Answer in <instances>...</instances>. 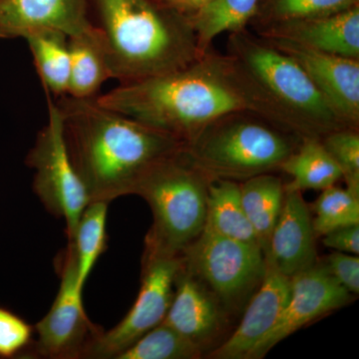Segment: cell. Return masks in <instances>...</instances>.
Returning <instances> with one entry per match:
<instances>
[{"mask_svg":"<svg viewBox=\"0 0 359 359\" xmlns=\"http://www.w3.org/2000/svg\"><path fill=\"white\" fill-rule=\"evenodd\" d=\"M68 154L90 201L134 195L145 175L184 147L171 135L108 109L93 98L59 97Z\"/></svg>","mask_w":359,"mask_h":359,"instance_id":"6da1fadb","label":"cell"},{"mask_svg":"<svg viewBox=\"0 0 359 359\" xmlns=\"http://www.w3.org/2000/svg\"><path fill=\"white\" fill-rule=\"evenodd\" d=\"M224 55L245 109L299 139L348 127L301 66L249 27L229 33Z\"/></svg>","mask_w":359,"mask_h":359,"instance_id":"7a4b0ae2","label":"cell"},{"mask_svg":"<svg viewBox=\"0 0 359 359\" xmlns=\"http://www.w3.org/2000/svg\"><path fill=\"white\" fill-rule=\"evenodd\" d=\"M96 101L185 144L222 115L245 109L226 55L212 48L185 68L120 84Z\"/></svg>","mask_w":359,"mask_h":359,"instance_id":"3957f363","label":"cell"},{"mask_svg":"<svg viewBox=\"0 0 359 359\" xmlns=\"http://www.w3.org/2000/svg\"><path fill=\"white\" fill-rule=\"evenodd\" d=\"M120 84L182 69L205 55L192 21L158 0H92Z\"/></svg>","mask_w":359,"mask_h":359,"instance_id":"277c9868","label":"cell"},{"mask_svg":"<svg viewBox=\"0 0 359 359\" xmlns=\"http://www.w3.org/2000/svg\"><path fill=\"white\" fill-rule=\"evenodd\" d=\"M301 141L261 115L240 109L210 123L185 144V150L194 164L210 178L241 183L280 171Z\"/></svg>","mask_w":359,"mask_h":359,"instance_id":"5b68a950","label":"cell"},{"mask_svg":"<svg viewBox=\"0 0 359 359\" xmlns=\"http://www.w3.org/2000/svg\"><path fill=\"white\" fill-rule=\"evenodd\" d=\"M210 178L194 164L185 145L155 165L134 195L150 205L153 224L145 250L181 256L204 231Z\"/></svg>","mask_w":359,"mask_h":359,"instance_id":"8992f818","label":"cell"},{"mask_svg":"<svg viewBox=\"0 0 359 359\" xmlns=\"http://www.w3.org/2000/svg\"><path fill=\"white\" fill-rule=\"evenodd\" d=\"M183 268L204 283L226 313L245 306L259 289L266 264L259 245L204 230L181 255Z\"/></svg>","mask_w":359,"mask_h":359,"instance_id":"52a82bcc","label":"cell"},{"mask_svg":"<svg viewBox=\"0 0 359 359\" xmlns=\"http://www.w3.org/2000/svg\"><path fill=\"white\" fill-rule=\"evenodd\" d=\"M46 100L48 121L37 135L25 162L34 170L33 190L47 211L65 219L68 241H72L91 201L68 154L57 104L47 93Z\"/></svg>","mask_w":359,"mask_h":359,"instance_id":"ba28073f","label":"cell"},{"mask_svg":"<svg viewBox=\"0 0 359 359\" xmlns=\"http://www.w3.org/2000/svg\"><path fill=\"white\" fill-rule=\"evenodd\" d=\"M181 256L145 250L140 292L131 309L115 327L90 342L83 358L116 359L164 320L173 299Z\"/></svg>","mask_w":359,"mask_h":359,"instance_id":"9c48e42d","label":"cell"},{"mask_svg":"<svg viewBox=\"0 0 359 359\" xmlns=\"http://www.w3.org/2000/svg\"><path fill=\"white\" fill-rule=\"evenodd\" d=\"M60 287L50 311L34 327L36 339L23 358H83L90 342L102 330L85 313L83 290L78 287L74 247L68 243L60 264Z\"/></svg>","mask_w":359,"mask_h":359,"instance_id":"30bf717a","label":"cell"},{"mask_svg":"<svg viewBox=\"0 0 359 359\" xmlns=\"http://www.w3.org/2000/svg\"><path fill=\"white\" fill-rule=\"evenodd\" d=\"M290 295L280 318L250 353L259 359L283 339L320 316L346 306L353 294L330 275L323 263L290 278Z\"/></svg>","mask_w":359,"mask_h":359,"instance_id":"8fae6325","label":"cell"},{"mask_svg":"<svg viewBox=\"0 0 359 359\" xmlns=\"http://www.w3.org/2000/svg\"><path fill=\"white\" fill-rule=\"evenodd\" d=\"M294 59L342 121L359 129V59L314 50L283 39H266Z\"/></svg>","mask_w":359,"mask_h":359,"instance_id":"7c38bea8","label":"cell"},{"mask_svg":"<svg viewBox=\"0 0 359 359\" xmlns=\"http://www.w3.org/2000/svg\"><path fill=\"white\" fill-rule=\"evenodd\" d=\"M264 259L287 278L318 263L313 217L301 191L285 188Z\"/></svg>","mask_w":359,"mask_h":359,"instance_id":"4fadbf2b","label":"cell"},{"mask_svg":"<svg viewBox=\"0 0 359 359\" xmlns=\"http://www.w3.org/2000/svg\"><path fill=\"white\" fill-rule=\"evenodd\" d=\"M266 264L263 282L245 304L244 316L237 330L210 354V358L249 359L255 347L280 318L289 299L290 278L268 262Z\"/></svg>","mask_w":359,"mask_h":359,"instance_id":"5bb4252c","label":"cell"},{"mask_svg":"<svg viewBox=\"0 0 359 359\" xmlns=\"http://www.w3.org/2000/svg\"><path fill=\"white\" fill-rule=\"evenodd\" d=\"M266 39H283L344 57L359 59V4L318 18L283 21L254 30Z\"/></svg>","mask_w":359,"mask_h":359,"instance_id":"9a60e30c","label":"cell"},{"mask_svg":"<svg viewBox=\"0 0 359 359\" xmlns=\"http://www.w3.org/2000/svg\"><path fill=\"white\" fill-rule=\"evenodd\" d=\"M224 313L204 283L182 264L175 280L173 299L162 323L203 348L219 334Z\"/></svg>","mask_w":359,"mask_h":359,"instance_id":"2e32d148","label":"cell"},{"mask_svg":"<svg viewBox=\"0 0 359 359\" xmlns=\"http://www.w3.org/2000/svg\"><path fill=\"white\" fill-rule=\"evenodd\" d=\"M90 0H0V39L22 37L34 30L52 28L68 36L91 21Z\"/></svg>","mask_w":359,"mask_h":359,"instance_id":"e0dca14e","label":"cell"},{"mask_svg":"<svg viewBox=\"0 0 359 359\" xmlns=\"http://www.w3.org/2000/svg\"><path fill=\"white\" fill-rule=\"evenodd\" d=\"M70 79L67 95L93 98L110 79L107 46L98 25L90 23L81 32L68 36Z\"/></svg>","mask_w":359,"mask_h":359,"instance_id":"ac0fdd59","label":"cell"},{"mask_svg":"<svg viewBox=\"0 0 359 359\" xmlns=\"http://www.w3.org/2000/svg\"><path fill=\"white\" fill-rule=\"evenodd\" d=\"M204 230L259 247L256 233L241 202L238 182L226 179L210 181Z\"/></svg>","mask_w":359,"mask_h":359,"instance_id":"d6986e66","label":"cell"},{"mask_svg":"<svg viewBox=\"0 0 359 359\" xmlns=\"http://www.w3.org/2000/svg\"><path fill=\"white\" fill-rule=\"evenodd\" d=\"M241 202L264 256L282 209L285 184L275 173L259 175L240 183Z\"/></svg>","mask_w":359,"mask_h":359,"instance_id":"ffe728a7","label":"cell"},{"mask_svg":"<svg viewBox=\"0 0 359 359\" xmlns=\"http://www.w3.org/2000/svg\"><path fill=\"white\" fill-rule=\"evenodd\" d=\"M43 85L45 93L67 95L70 79L68 35L60 30L41 28L25 37Z\"/></svg>","mask_w":359,"mask_h":359,"instance_id":"44dd1931","label":"cell"},{"mask_svg":"<svg viewBox=\"0 0 359 359\" xmlns=\"http://www.w3.org/2000/svg\"><path fill=\"white\" fill-rule=\"evenodd\" d=\"M280 171L292 181L285 184L289 190H325L342 179L337 163L328 154L320 139H302L299 147L285 160Z\"/></svg>","mask_w":359,"mask_h":359,"instance_id":"7402d4cb","label":"cell"},{"mask_svg":"<svg viewBox=\"0 0 359 359\" xmlns=\"http://www.w3.org/2000/svg\"><path fill=\"white\" fill-rule=\"evenodd\" d=\"M261 0H212L192 20L198 45L203 53L212 48V41L224 32L249 27Z\"/></svg>","mask_w":359,"mask_h":359,"instance_id":"603a6c76","label":"cell"},{"mask_svg":"<svg viewBox=\"0 0 359 359\" xmlns=\"http://www.w3.org/2000/svg\"><path fill=\"white\" fill-rule=\"evenodd\" d=\"M108 204L102 201L90 202L81 215L74 238L69 241L76 256L78 287L82 290L96 262L107 247Z\"/></svg>","mask_w":359,"mask_h":359,"instance_id":"cb8c5ba5","label":"cell"},{"mask_svg":"<svg viewBox=\"0 0 359 359\" xmlns=\"http://www.w3.org/2000/svg\"><path fill=\"white\" fill-rule=\"evenodd\" d=\"M358 4L359 0H261L249 26L257 30L283 21L330 15Z\"/></svg>","mask_w":359,"mask_h":359,"instance_id":"d4e9b609","label":"cell"},{"mask_svg":"<svg viewBox=\"0 0 359 359\" xmlns=\"http://www.w3.org/2000/svg\"><path fill=\"white\" fill-rule=\"evenodd\" d=\"M203 348L161 323L116 359H198Z\"/></svg>","mask_w":359,"mask_h":359,"instance_id":"484cf974","label":"cell"},{"mask_svg":"<svg viewBox=\"0 0 359 359\" xmlns=\"http://www.w3.org/2000/svg\"><path fill=\"white\" fill-rule=\"evenodd\" d=\"M313 219L316 236L359 224V197L346 189L332 186L323 190L314 203Z\"/></svg>","mask_w":359,"mask_h":359,"instance_id":"4316f807","label":"cell"},{"mask_svg":"<svg viewBox=\"0 0 359 359\" xmlns=\"http://www.w3.org/2000/svg\"><path fill=\"white\" fill-rule=\"evenodd\" d=\"M320 142L339 167L346 190L359 197V129L335 130Z\"/></svg>","mask_w":359,"mask_h":359,"instance_id":"83f0119b","label":"cell"},{"mask_svg":"<svg viewBox=\"0 0 359 359\" xmlns=\"http://www.w3.org/2000/svg\"><path fill=\"white\" fill-rule=\"evenodd\" d=\"M34 327L0 306V358H23L33 342Z\"/></svg>","mask_w":359,"mask_h":359,"instance_id":"f1b7e54d","label":"cell"},{"mask_svg":"<svg viewBox=\"0 0 359 359\" xmlns=\"http://www.w3.org/2000/svg\"><path fill=\"white\" fill-rule=\"evenodd\" d=\"M325 266L351 294H359V257L356 255L335 252L327 256Z\"/></svg>","mask_w":359,"mask_h":359,"instance_id":"f546056e","label":"cell"},{"mask_svg":"<svg viewBox=\"0 0 359 359\" xmlns=\"http://www.w3.org/2000/svg\"><path fill=\"white\" fill-rule=\"evenodd\" d=\"M323 245L335 252L359 255V224L342 226L323 236Z\"/></svg>","mask_w":359,"mask_h":359,"instance_id":"4dcf8cb0","label":"cell"},{"mask_svg":"<svg viewBox=\"0 0 359 359\" xmlns=\"http://www.w3.org/2000/svg\"><path fill=\"white\" fill-rule=\"evenodd\" d=\"M212 1V0H171L170 4L179 13L192 20L194 16L197 15Z\"/></svg>","mask_w":359,"mask_h":359,"instance_id":"1f68e13d","label":"cell"},{"mask_svg":"<svg viewBox=\"0 0 359 359\" xmlns=\"http://www.w3.org/2000/svg\"><path fill=\"white\" fill-rule=\"evenodd\" d=\"M158 1L165 2V4H170V2H171V0H158Z\"/></svg>","mask_w":359,"mask_h":359,"instance_id":"d6a6232c","label":"cell"}]
</instances>
